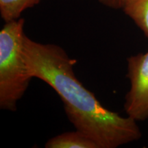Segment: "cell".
Wrapping results in <instances>:
<instances>
[{
  "mask_svg": "<svg viewBox=\"0 0 148 148\" xmlns=\"http://www.w3.org/2000/svg\"><path fill=\"white\" fill-rule=\"evenodd\" d=\"M23 55L32 77L49 84L63 103L68 119L99 148H116L140 139L136 121L108 110L79 81L73 71L76 60L60 46L34 41L25 35Z\"/></svg>",
  "mask_w": 148,
  "mask_h": 148,
  "instance_id": "1",
  "label": "cell"
},
{
  "mask_svg": "<svg viewBox=\"0 0 148 148\" xmlns=\"http://www.w3.org/2000/svg\"><path fill=\"white\" fill-rule=\"evenodd\" d=\"M25 20L5 22L0 31V108L15 111L32 76L23 55Z\"/></svg>",
  "mask_w": 148,
  "mask_h": 148,
  "instance_id": "2",
  "label": "cell"
},
{
  "mask_svg": "<svg viewBox=\"0 0 148 148\" xmlns=\"http://www.w3.org/2000/svg\"><path fill=\"white\" fill-rule=\"evenodd\" d=\"M127 61L130 88L125 96L124 109L135 121H145L148 118V51L132 56Z\"/></svg>",
  "mask_w": 148,
  "mask_h": 148,
  "instance_id": "3",
  "label": "cell"
},
{
  "mask_svg": "<svg viewBox=\"0 0 148 148\" xmlns=\"http://www.w3.org/2000/svg\"><path fill=\"white\" fill-rule=\"evenodd\" d=\"M46 148H99L91 138L79 132H64L53 136L45 143Z\"/></svg>",
  "mask_w": 148,
  "mask_h": 148,
  "instance_id": "4",
  "label": "cell"
},
{
  "mask_svg": "<svg viewBox=\"0 0 148 148\" xmlns=\"http://www.w3.org/2000/svg\"><path fill=\"white\" fill-rule=\"evenodd\" d=\"M121 9L148 38V0H125Z\"/></svg>",
  "mask_w": 148,
  "mask_h": 148,
  "instance_id": "5",
  "label": "cell"
},
{
  "mask_svg": "<svg viewBox=\"0 0 148 148\" xmlns=\"http://www.w3.org/2000/svg\"><path fill=\"white\" fill-rule=\"evenodd\" d=\"M40 0H0V15L5 22L20 18L24 10L40 3Z\"/></svg>",
  "mask_w": 148,
  "mask_h": 148,
  "instance_id": "6",
  "label": "cell"
},
{
  "mask_svg": "<svg viewBox=\"0 0 148 148\" xmlns=\"http://www.w3.org/2000/svg\"><path fill=\"white\" fill-rule=\"evenodd\" d=\"M99 2L105 6L112 9H121L125 0H98Z\"/></svg>",
  "mask_w": 148,
  "mask_h": 148,
  "instance_id": "7",
  "label": "cell"
}]
</instances>
